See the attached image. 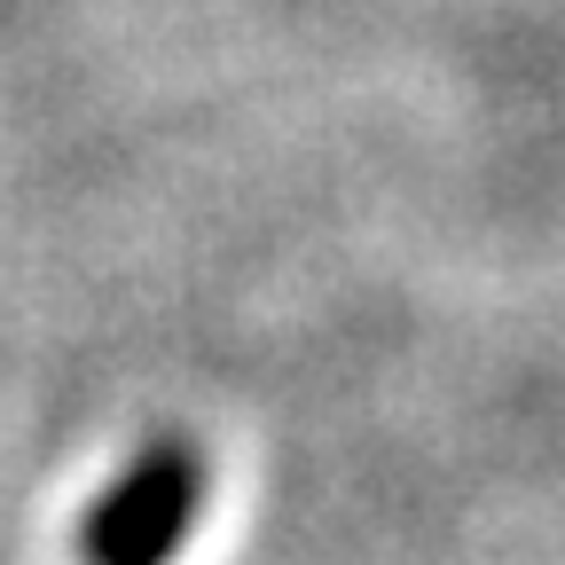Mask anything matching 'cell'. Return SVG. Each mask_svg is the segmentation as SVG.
<instances>
[{"instance_id": "6da1fadb", "label": "cell", "mask_w": 565, "mask_h": 565, "mask_svg": "<svg viewBox=\"0 0 565 565\" xmlns=\"http://www.w3.org/2000/svg\"><path fill=\"white\" fill-rule=\"evenodd\" d=\"M204 511V456L189 440H150L103 494L79 526L87 565H173Z\"/></svg>"}]
</instances>
